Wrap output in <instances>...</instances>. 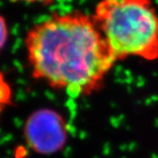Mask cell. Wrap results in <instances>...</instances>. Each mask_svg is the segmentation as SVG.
Wrapping results in <instances>:
<instances>
[{
  "instance_id": "5",
  "label": "cell",
  "mask_w": 158,
  "mask_h": 158,
  "mask_svg": "<svg viewBox=\"0 0 158 158\" xmlns=\"http://www.w3.org/2000/svg\"><path fill=\"white\" fill-rule=\"evenodd\" d=\"M9 38V27L6 18L0 14V52L6 46Z\"/></svg>"
},
{
  "instance_id": "2",
  "label": "cell",
  "mask_w": 158,
  "mask_h": 158,
  "mask_svg": "<svg viewBox=\"0 0 158 158\" xmlns=\"http://www.w3.org/2000/svg\"><path fill=\"white\" fill-rule=\"evenodd\" d=\"M91 15L116 61L158 60V10L153 0H100Z\"/></svg>"
},
{
  "instance_id": "4",
  "label": "cell",
  "mask_w": 158,
  "mask_h": 158,
  "mask_svg": "<svg viewBox=\"0 0 158 158\" xmlns=\"http://www.w3.org/2000/svg\"><path fill=\"white\" fill-rule=\"evenodd\" d=\"M13 91L10 84L6 80L4 74L0 72V114L5 107L12 103Z\"/></svg>"
},
{
  "instance_id": "1",
  "label": "cell",
  "mask_w": 158,
  "mask_h": 158,
  "mask_svg": "<svg viewBox=\"0 0 158 158\" xmlns=\"http://www.w3.org/2000/svg\"><path fill=\"white\" fill-rule=\"evenodd\" d=\"M25 49L33 77L75 98L97 92L117 62L92 15L80 10L32 26Z\"/></svg>"
},
{
  "instance_id": "3",
  "label": "cell",
  "mask_w": 158,
  "mask_h": 158,
  "mask_svg": "<svg viewBox=\"0 0 158 158\" xmlns=\"http://www.w3.org/2000/svg\"><path fill=\"white\" fill-rule=\"evenodd\" d=\"M23 137L32 152L41 155L54 154L60 152L68 142L67 121L55 110H36L25 121Z\"/></svg>"
},
{
  "instance_id": "6",
  "label": "cell",
  "mask_w": 158,
  "mask_h": 158,
  "mask_svg": "<svg viewBox=\"0 0 158 158\" xmlns=\"http://www.w3.org/2000/svg\"><path fill=\"white\" fill-rule=\"evenodd\" d=\"M13 2H26V3H41V4H48L52 2V0H10Z\"/></svg>"
}]
</instances>
